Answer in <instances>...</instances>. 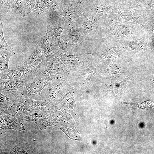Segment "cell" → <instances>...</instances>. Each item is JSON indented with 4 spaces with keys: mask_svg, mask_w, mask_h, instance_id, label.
<instances>
[{
    "mask_svg": "<svg viewBox=\"0 0 154 154\" xmlns=\"http://www.w3.org/2000/svg\"><path fill=\"white\" fill-rule=\"evenodd\" d=\"M52 79V77L50 76H37L31 78L26 83L24 89L15 100L21 99L43 100L41 93L43 89L50 83Z\"/></svg>",
    "mask_w": 154,
    "mask_h": 154,
    "instance_id": "6da1fadb",
    "label": "cell"
},
{
    "mask_svg": "<svg viewBox=\"0 0 154 154\" xmlns=\"http://www.w3.org/2000/svg\"><path fill=\"white\" fill-rule=\"evenodd\" d=\"M30 79L17 80L0 79V92L15 100L24 89L25 84Z\"/></svg>",
    "mask_w": 154,
    "mask_h": 154,
    "instance_id": "7a4b0ae2",
    "label": "cell"
},
{
    "mask_svg": "<svg viewBox=\"0 0 154 154\" xmlns=\"http://www.w3.org/2000/svg\"><path fill=\"white\" fill-rule=\"evenodd\" d=\"M36 67L31 68L9 69L1 71L0 79L17 80L23 79H31L38 75Z\"/></svg>",
    "mask_w": 154,
    "mask_h": 154,
    "instance_id": "3957f363",
    "label": "cell"
},
{
    "mask_svg": "<svg viewBox=\"0 0 154 154\" xmlns=\"http://www.w3.org/2000/svg\"><path fill=\"white\" fill-rule=\"evenodd\" d=\"M44 59V53L40 45L37 43L36 48L25 61L17 68H31L36 67Z\"/></svg>",
    "mask_w": 154,
    "mask_h": 154,
    "instance_id": "277c9868",
    "label": "cell"
},
{
    "mask_svg": "<svg viewBox=\"0 0 154 154\" xmlns=\"http://www.w3.org/2000/svg\"><path fill=\"white\" fill-rule=\"evenodd\" d=\"M9 129L24 131L23 125L16 117L5 114H0V133L6 132Z\"/></svg>",
    "mask_w": 154,
    "mask_h": 154,
    "instance_id": "5b68a950",
    "label": "cell"
},
{
    "mask_svg": "<svg viewBox=\"0 0 154 154\" xmlns=\"http://www.w3.org/2000/svg\"><path fill=\"white\" fill-rule=\"evenodd\" d=\"M5 145V150L3 153L33 154L37 153L35 147L32 145L24 143Z\"/></svg>",
    "mask_w": 154,
    "mask_h": 154,
    "instance_id": "8992f818",
    "label": "cell"
},
{
    "mask_svg": "<svg viewBox=\"0 0 154 154\" xmlns=\"http://www.w3.org/2000/svg\"><path fill=\"white\" fill-rule=\"evenodd\" d=\"M25 104L15 101L5 106L0 107V114H5L16 117L21 112Z\"/></svg>",
    "mask_w": 154,
    "mask_h": 154,
    "instance_id": "52a82bcc",
    "label": "cell"
},
{
    "mask_svg": "<svg viewBox=\"0 0 154 154\" xmlns=\"http://www.w3.org/2000/svg\"><path fill=\"white\" fill-rule=\"evenodd\" d=\"M17 101L21 102L25 104L37 108L43 112L45 116L49 113L50 104L49 100H35L30 99H21Z\"/></svg>",
    "mask_w": 154,
    "mask_h": 154,
    "instance_id": "ba28073f",
    "label": "cell"
},
{
    "mask_svg": "<svg viewBox=\"0 0 154 154\" xmlns=\"http://www.w3.org/2000/svg\"><path fill=\"white\" fill-rule=\"evenodd\" d=\"M17 7V9L24 17L32 11L29 0H14Z\"/></svg>",
    "mask_w": 154,
    "mask_h": 154,
    "instance_id": "9c48e42d",
    "label": "cell"
},
{
    "mask_svg": "<svg viewBox=\"0 0 154 154\" xmlns=\"http://www.w3.org/2000/svg\"><path fill=\"white\" fill-rule=\"evenodd\" d=\"M0 71L9 69L8 68L9 60L13 55L10 52L7 50L0 49Z\"/></svg>",
    "mask_w": 154,
    "mask_h": 154,
    "instance_id": "30bf717a",
    "label": "cell"
},
{
    "mask_svg": "<svg viewBox=\"0 0 154 154\" xmlns=\"http://www.w3.org/2000/svg\"><path fill=\"white\" fill-rule=\"evenodd\" d=\"M12 8L17 9V6L14 0H0V15L6 13Z\"/></svg>",
    "mask_w": 154,
    "mask_h": 154,
    "instance_id": "8fae6325",
    "label": "cell"
},
{
    "mask_svg": "<svg viewBox=\"0 0 154 154\" xmlns=\"http://www.w3.org/2000/svg\"><path fill=\"white\" fill-rule=\"evenodd\" d=\"M43 116L45 115L43 112L41 111L36 112L29 115H19L16 118L20 121L23 120L28 122H35Z\"/></svg>",
    "mask_w": 154,
    "mask_h": 154,
    "instance_id": "7c38bea8",
    "label": "cell"
},
{
    "mask_svg": "<svg viewBox=\"0 0 154 154\" xmlns=\"http://www.w3.org/2000/svg\"><path fill=\"white\" fill-rule=\"evenodd\" d=\"M40 2L44 12L55 10L57 8L58 5L55 0H40Z\"/></svg>",
    "mask_w": 154,
    "mask_h": 154,
    "instance_id": "4fadbf2b",
    "label": "cell"
},
{
    "mask_svg": "<svg viewBox=\"0 0 154 154\" xmlns=\"http://www.w3.org/2000/svg\"><path fill=\"white\" fill-rule=\"evenodd\" d=\"M3 23L1 22L0 25V49L9 51L14 55L15 53L11 47L7 44L4 38L3 31Z\"/></svg>",
    "mask_w": 154,
    "mask_h": 154,
    "instance_id": "5bb4252c",
    "label": "cell"
},
{
    "mask_svg": "<svg viewBox=\"0 0 154 154\" xmlns=\"http://www.w3.org/2000/svg\"><path fill=\"white\" fill-rule=\"evenodd\" d=\"M32 11L37 13H44L40 0H29Z\"/></svg>",
    "mask_w": 154,
    "mask_h": 154,
    "instance_id": "9a60e30c",
    "label": "cell"
},
{
    "mask_svg": "<svg viewBox=\"0 0 154 154\" xmlns=\"http://www.w3.org/2000/svg\"><path fill=\"white\" fill-rule=\"evenodd\" d=\"M35 123L41 129H45L50 125L48 117L45 116H42Z\"/></svg>",
    "mask_w": 154,
    "mask_h": 154,
    "instance_id": "2e32d148",
    "label": "cell"
},
{
    "mask_svg": "<svg viewBox=\"0 0 154 154\" xmlns=\"http://www.w3.org/2000/svg\"><path fill=\"white\" fill-rule=\"evenodd\" d=\"M15 101V100L8 97L1 92L0 94V107L7 105Z\"/></svg>",
    "mask_w": 154,
    "mask_h": 154,
    "instance_id": "e0dca14e",
    "label": "cell"
},
{
    "mask_svg": "<svg viewBox=\"0 0 154 154\" xmlns=\"http://www.w3.org/2000/svg\"><path fill=\"white\" fill-rule=\"evenodd\" d=\"M154 105V103L151 101H147L141 104H139V106L140 107L143 108H151Z\"/></svg>",
    "mask_w": 154,
    "mask_h": 154,
    "instance_id": "ac0fdd59",
    "label": "cell"
},
{
    "mask_svg": "<svg viewBox=\"0 0 154 154\" xmlns=\"http://www.w3.org/2000/svg\"><path fill=\"white\" fill-rule=\"evenodd\" d=\"M95 10L98 13H102L105 12L106 10L104 7L99 5L96 7Z\"/></svg>",
    "mask_w": 154,
    "mask_h": 154,
    "instance_id": "d6986e66",
    "label": "cell"
},
{
    "mask_svg": "<svg viewBox=\"0 0 154 154\" xmlns=\"http://www.w3.org/2000/svg\"><path fill=\"white\" fill-rule=\"evenodd\" d=\"M93 26L91 22L88 21L86 23L85 25V28L88 30H90L92 28Z\"/></svg>",
    "mask_w": 154,
    "mask_h": 154,
    "instance_id": "ffe728a7",
    "label": "cell"
},
{
    "mask_svg": "<svg viewBox=\"0 0 154 154\" xmlns=\"http://www.w3.org/2000/svg\"><path fill=\"white\" fill-rule=\"evenodd\" d=\"M71 36L73 39L78 38L79 36L78 32L75 30H73L71 33Z\"/></svg>",
    "mask_w": 154,
    "mask_h": 154,
    "instance_id": "44dd1931",
    "label": "cell"
},
{
    "mask_svg": "<svg viewBox=\"0 0 154 154\" xmlns=\"http://www.w3.org/2000/svg\"><path fill=\"white\" fill-rule=\"evenodd\" d=\"M87 0H78V2L79 4H83Z\"/></svg>",
    "mask_w": 154,
    "mask_h": 154,
    "instance_id": "7402d4cb",
    "label": "cell"
}]
</instances>
